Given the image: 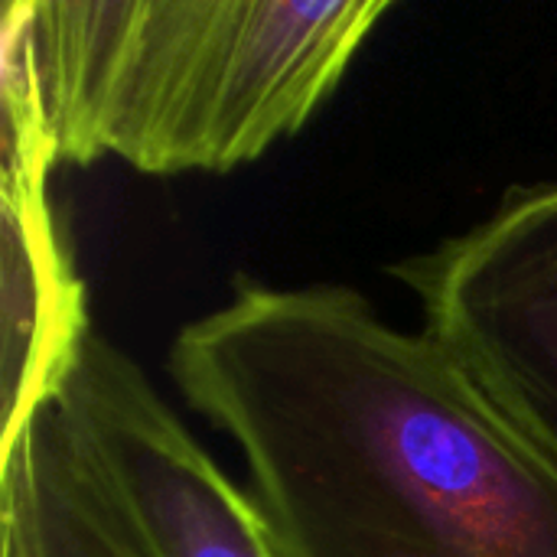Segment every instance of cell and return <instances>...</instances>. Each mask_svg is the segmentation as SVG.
Segmentation results:
<instances>
[{
  "label": "cell",
  "instance_id": "8992f818",
  "mask_svg": "<svg viewBox=\"0 0 557 557\" xmlns=\"http://www.w3.org/2000/svg\"><path fill=\"white\" fill-rule=\"evenodd\" d=\"M0 557H144L88 476L52 401L3 444Z\"/></svg>",
  "mask_w": 557,
  "mask_h": 557
},
{
  "label": "cell",
  "instance_id": "277c9868",
  "mask_svg": "<svg viewBox=\"0 0 557 557\" xmlns=\"http://www.w3.org/2000/svg\"><path fill=\"white\" fill-rule=\"evenodd\" d=\"M476 382L557 463V180L512 189L392 271Z\"/></svg>",
  "mask_w": 557,
  "mask_h": 557
},
{
  "label": "cell",
  "instance_id": "3957f363",
  "mask_svg": "<svg viewBox=\"0 0 557 557\" xmlns=\"http://www.w3.org/2000/svg\"><path fill=\"white\" fill-rule=\"evenodd\" d=\"M49 401L140 555L281 557L251 493L111 339L88 330Z\"/></svg>",
  "mask_w": 557,
  "mask_h": 557
},
{
  "label": "cell",
  "instance_id": "7a4b0ae2",
  "mask_svg": "<svg viewBox=\"0 0 557 557\" xmlns=\"http://www.w3.org/2000/svg\"><path fill=\"white\" fill-rule=\"evenodd\" d=\"M388 0H13L55 163L228 173L339 88Z\"/></svg>",
  "mask_w": 557,
  "mask_h": 557
},
{
  "label": "cell",
  "instance_id": "6da1fadb",
  "mask_svg": "<svg viewBox=\"0 0 557 557\" xmlns=\"http://www.w3.org/2000/svg\"><path fill=\"white\" fill-rule=\"evenodd\" d=\"M170 379L242 454L281 557H557V463L431 333L238 281Z\"/></svg>",
  "mask_w": 557,
  "mask_h": 557
},
{
  "label": "cell",
  "instance_id": "5b68a950",
  "mask_svg": "<svg viewBox=\"0 0 557 557\" xmlns=\"http://www.w3.org/2000/svg\"><path fill=\"white\" fill-rule=\"evenodd\" d=\"M52 163L26 59L3 36V444L52 398L88 333L82 281L49 202Z\"/></svg>",
  "mask_w": 557,
  "mask_h": 557
}]
</instances>
